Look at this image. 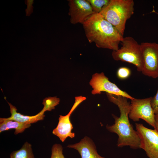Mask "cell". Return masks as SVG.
Listing matches in <instances>:
<instances>
[{
	"label": "cell",
	"mask_w": 158,
	"mask_h": 158,
	"mask_svg": "<svg viewBox=\"0 0 158 158\" xmlns=\"http://www.w3.org/2000/svg\"><path fill=\"white\" fill-rule=\"evenodd\" d=\"M78 106L74 103L67 114L65 116L60 115L57 126L52 131V133L58 137L62 142L68 137L73 138L75 136V133L71 132L73 127L70 118L71 114Z\"/></svg>",
	"instance_id": "30bf717a"
},
{
	"label": "cell",
	"mask_w": 158,
	"mask_h": 158,
	"mask_svg": "<svg viewBox=\"0 0 158 158\" xmlns=\"http://www.w3.org/2000/svg\"><path fill=\"white\" fill-rule=\"evenodd\" d=\"M121 43V47L112 52L113 59L132 63L136 66L138 71L142 72L143 63L140 44L131 36L124 37Z\"/></svg>",
	"instance_id": "277c9868"
},
{
	"label": "cell",
	"mask_w": 158,
	"mask_h": 158,
	"mask_svg": "<svg viewBox=\"0 0 158 158\" xmlns=\"http://www.w3.org/2000/svg\"><path fill=\"white\" fill-rule=\"evenodd\" d=\"M67 147L77 150L81 158H105L99 154L94 142L87 136L84 137L79 142L69 145Z\"/></svg>",
	"instance_id": "8fae6325"
},
{
	"label": "cell",
	"mask_w": 158,
	"mask_h": 158,
	"mask_svg": "<svg viewBox=\"0 0 158 158\" xmlns=\"http://www.w3.org/2000/svg\"><path fill=\"white\" fill-rule=\"evenodd\" d=\"M5 121L7 126V130L10 129H14V134H17L23 132L25 130L31 126V124L20 122L16 121L6 120L4 118H0Z\"/></svg>",
	"instance_id": "5bb4252c"
},
{
	"label": "cell",
	"mask_w": 158,
	"mask_h": 158,
	"mask_svg": "<svg viewBox=\"0 0 158 158\" xmlns=\"http://www.w3.org/2000/svg\"><path fill=\"white\" fill-rule=\"evenodd\" d=\"M131 71L130 69L125 67L120 68L117 72L118 77L121 79H127L129 77Z\"/></svg>",
	"instance_id": "ac0fdd59"
},
{
	"label": "cell",
	"mask_w": 158,
	"mask_h": 158,
	"mask_svg": "<svg viewBox=\"0 0 158 158\" xmlns=\"http://www.w3.org/2000/svg\"><path fill=\"white\" fill-rule=\"evenodd\" d=\"M89 84L93 88L91 93L94 95L100 94L102 92H105L107 93L123 96L130 100L134 98L121 90L115 84L111 82L103 72L93 74Z\"/></svg>",
	"instance_id": "ba28073f"
},
{
	"label": "cell",
	"mask_w": 158,
	"mask_h": 158,
	"mask_svg": "<svg viewBox=\"0 0 158 158\" xmlns=\"http://www.w3.org/2000/svg\"><path fill=\"white\" fill-rule=\"evenodd\" d=\"M70 22L73 24H82L91 16L95 13L87 0H68Z\"/></svg>",
	"instance_id": "9c48e42d"
},
{
	"label": "cell",
	"mask_w": 158,
	"mask_h": 158,
	"mask_svg": "<svg viewBox=\"0 0 158 158\" xmlns=\"http://www.w3.org/2000/svg\"><path fill=\"white\" fill-rule=\"evenodd\" d=\"M144 75L155 78L158 77V44L142 42L141 44Z\"/></svg>",
	"instance_id": "8992f818"
},
{
	"label": "cell",
	"mask_w": 158,
	"mask_h": 158,
	"mask_svg": "<svg viewBox=\"0 0 158 158\" xmlns=\"http://www.w3.org/2000/svg\"><path fill=\"white\" fill-rule=\"evenodd\" d=\"M90 43L98 48L117 50L124 37L112 24L99 13H94L82 24Z\"/></svg>",
	"instance_id": "7a4b0ae2"
},
{
	"label": "cell",
	"mask_w": 158,
	"mask_h": 158,
	"mask_svg": "<svg viewBox=\"0 0 158 158\" xmlns=\"http://www.w3.org/2000/svg\"><path fill=\"white\" fill-rule=\"evenodd\" d=\"M50 158H65L63 153V147L61 145L55 144L53 145Z\"/></svg>",
	"instance_id": "e0dca14e"
},
{
	"label": "cell",
	"mask_w": 158,
	"mask_h": 158,
	"mask_svg": "<svg viewBox=\"0 0 158 158\" xmlns=\"http://www.w3.org/2000/svg\"><path fill=\"white\" fill-rule=\"evenodd\" d=\"M136 131L140 139V148L145 152L149 158H158V132L135 123Z\"/></svg>",
	"instance_id": "52a82bcc"
},
{
	"label": "cell",
	"mask_w": 158,
	"mask_h": 158,
	"mask_svg": "<svg viewBox=\"0 0 158 158\" xmlns=\"http://www.w3.org/2000/svg\"><path fill=\"white\" fill-rule=\"evenodd\" d=\"M60 101L59 98L56 97H46L43 100L42 104L44 105L43 109L45 111H51L54 109L55 107L59 104Z\"/></svg>",
	"instance_id": "9a60e30c"
},
{
	"label": "cell",
	"mask_w": 158,
	"mask_h": 158,
	"mask_svg": "<svg viewBox=\"0 0 158 158\" xmlns=\"http://www.w3.org/2000/svg\"><path fill=\"white\" fill-rule=\"evenodd\" d=\"M152 97L143 99L134 98L131 100L130 110L129 117L134 122L143 120L154 128L155 127V115L151 104Z\"/></svg>",
	"instance_id": "5b68a950"
},
{
	"label": "cell",
	"mask_w": 158,
	"mask_h": 158,
	"mask_svg": "<svg viewBox=\"0 0 158 158\" xmlns=\"http://www.w3.org/2000/svg\"><path fill=\"white\" fill-rule=\"evenodd\" d=\"M10 108L11 116L7 118H4L6 120L16 121L20 122L30 124L35 123L38 121L43 120L45 116V111L42 109L36 115L33 116L24 115L17 112L16 107L7 102Z\"/></svg>",
	"instance_id": "7c38bea8"
},
{
	"label": "cell",
	"mask_w": 158,
	"mask_h": 158,
	"mask_svg": "<svg viewBox=\"0 0 158 158\" xmlns=\"http://www.w3.org/2000/svg\"><path fill=\"white\" fill-rule=\"evenodd\" d=\"M151 104L155 114H158V89L156 94L152 98Z\"/></svg>",
	"instance_id": "d6986e66"
},
{
	"label": "cell",
	"mask_w": 158,
	"mask_h": 158,
	"mask_svg": "<svg viewBox=\"0 0 158 158\" xmlns=\"http://www.w3.org/2000/svg\"><path fill=\"white\" fill-rule=\"evenodd\" d=\"M133 0H110L99 13L123 36L126 21L134 13Z\"/></svg>",
	"instance_id": "3957f363"
},
{
	"label": "cell",
	"mask_w": 158,
	"mask_h": 158,
	"mask_svg": "<svg viewBox=\"0 0 158 158\" xmlns=\"http://www.w3.org/2000/svg\"><path fill=\"white\" fill-rule=\"evenodd\" d=\"M109 100L117 105L120 113L119 117L112 114L115 119L114 123L111 126L107 124L106 128L109 132L116 133L118 136L117 145L118 147L129 146L133 149L140 148V139L138 134L130 123L128 115L130 105L126 97L106 93Z\"/></svg>",
	"instance_id": "6da1fadb"
},
{
	"label": "cell",
	"mask_w": 158,
	"mask_h": 158,
	"mask_svg": "<svg viewBox=\"0 0 158 158\" xmlns=\"http://www.w3.org/2000/svg\"><path fill=\"white\" fill-rule=\"evenodd\" d=\"M90 4L95 13H99L103 8L108 5L110 0H87Z\"/></svg>",
	"instance_id": "2e32d148"
},
{
	"label": "cell",
	"mask_w": 158,
	"mask_h": 158,
	"mask_svg": "<svg viewBox=\"0 0 158 158\" xmlns=\"http://www.w3.org/2000/svg\"><path fill=\"white\" fill-rule=\"evenodd\" d=\"M34 1L33 0H28L27 1V8L26 10V15H29L32 12V4Z\"/></svg>",
	"instance_id": "ffe728a7"
},
{
	"label": "cell",
	"mask_w": 158,
	"mask_h": 158,
	"mask_svg": "<svg viewBox=\"0 0 158 158\" xmlns=\"http://www.w3.org/2000/svg\"><path fill=\"white\" fill-rule=\"evenodd\" d=\"M155 127L154 129L158 132V114L155 115Z\"/></svg>",
	"instance_id": "44dd1931"
},
{
	"label": "cell",
	"mask_w": 158,
	"mask_h": 158,
	"mask_svg": "<svg viewBox=\"0 0 158 158\" xmlns=\"http://www.w3.org/2000/svg\"><path fill=\"white\" fill-rule=\"evenodd\" d=\"M10 158H35L32 145L26 142L19 150L13 152L10 154Z\"/></svg>",
	"instance_id": "4fadbf2b"
}]
</instances>
